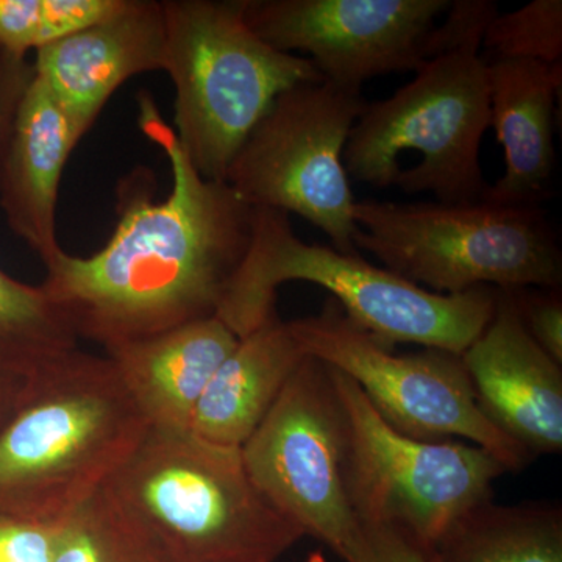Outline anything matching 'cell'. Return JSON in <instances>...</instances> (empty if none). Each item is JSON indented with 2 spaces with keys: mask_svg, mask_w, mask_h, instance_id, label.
<instances>
[{
  "mask_svg": "<svg viewBox=\"0 0 562 562\" xmlns=\"http://www.w3.org/2000/svg\"><path fill=\"white\" fill-rule=\"evenodd\" d=\"M27 387V380L0 372V430L16 413Z\"/></svg>",
  "mask_w": 562,
  "mask_h": 562,
  "instance_id": "cell-28",
  "label": "cell"
},
{
  "mask_svg": "<svg viewBox=\"0 0 562 562\" xmlns=\"http://www.w3.org/2000/svg\"><path fill=\"white\" fill-rule=\"evenodd\" d=\"M122 5L124 0H0V49L27 58Z\"/></svg>",
  "mask_w": 562,
  "mask_h": 562,
  "instance_id": "cell-22",
  "label": "cell"
},
{
  "mask_svg": "<svg viewBox=\"0 0 562 562\" xmlns=\"http://www.w3.org/2000/svg\"><path fill=\"white\" fill-rule=\"evenodd\" d=\"M482 55L486 63H562L561 0H532L512 13H498L484 32Z\"/></svg>",
  "mask_w": 562,
  "mask_h": 562,
  "instance_id": "cell-23",
  "label": "cell"
},
{
  "mask_svg": "<svg viewBox=\"0 0 562 562\" xmlns=\"http://www.w3.org/2000/svg\"><path fill=\"white\" fill-rule=\"evenodd\" d=\"M487 419L528 454L562 450V371L525 330L509 291L497 290L494 316L461 355Z\"/></svg>",
  "mask_w": 562,
  "mask_h": 562,
  "instance_id": "cell-13",
  "label": "cell"
},
{
  "mask_svg": "<svg viewBox=\"0 0 562 562\" xmlns=\"http://www.w3.org/2000/svg\"><path fill=\"white\" fill-rule=\"evenodd\" d=\"M244 20L273 49L305 52L322 79L346 90L416 72L449 0H241Z\"/></svg>",
  "mask_w": 562,
  "mask_h": 562,
  "instance_id": "cell-12",
  "label": "cell"
},
{
  "mask_svg": "<svg viewBox=\"0 0 562 562\" xmlns=\"http://www.w3.org/2000/svg\"><path fill=\"white\" fill-rule=\"evenodd\" d=\"M344 562H439L435 549L387 525H366L353 552Z\"/></svg>",
  "mask_w": 562,
  "mask_h": 562,
  "instance_id": "cell-25",
  "label": "cell"
},
{
  "mask_svg": "<svg viewBox=\"0 0 562 562\" xmlns=\"http://www.w3.org/2000/svg\"><path fill=\"white\" fill-rule=\"evenodd\" d=\"M432 549L439 562H562V509L487 501L461 516Z\"/></svg>",
  "mask_w": 562,
  "mask_h": 562,
  "instance_id": "cell-19",
  "label": "cell"
},
{
  "mask_svg": "<svg viewBox=\"0 0 562 562\" xmlns=\"http://www.w3.org/2000/svg\"><path fill=\"white\" fill-rule=\"evenodd\" d=\"M165 44L162 3L124 0L105 20L36 52L35 79L85 136L125 81L162 70Z\"/></svg>",
  "mask_w": 562,
  "mask_h": 562,
  "instance_id": "cell-14",
  "label": "cell"
},
{
  "mask_svg": "<svg viewBox=\"0 0 562 562\" xmlns=\"http://www.w3.org/2000/svg\"><path fill=\"white\" fill-rule=\"evenodd\" d=\"M491 127L505 155V173L490 184L483 202L541 205L554 169V111L562 63H486Z\"/></svg>",
  "mask_w": 562,
  "mask_h": 562,
  "instance_id": "cell-16",
  "label": "cell"
},
{
  "mask_svg": "<svg viewBox=\"0 0 562 562\" xmlns=\"http://www.w3.org/2000/svg\"><path fill=\"white\" fill-rule=\"evenodd\" d=\"M57 525L0 516V562H50Z\"/></svg>",
  "mask_w": 562,
  "mask_h": 562,
  "instance_id": "cell-27",
  "label": "cell"
},
{
  "mask_svg": "<svg viewBox=\"0 0 562 562\" xmlns=\"http://www.w3.org/2000/svg\"><path fill=\"white\" fill-rule=\"evenodd\" d=\"M250 479L273 508L342 561L362 536L347 484L346 412L330 368L306 357L243 443Z\"/></svg>",
  "mask_w": 562,
  "mask_h": 562,
  "instance_id": "cell-11",
  "label": "cell"
},
{
  "mask_svg": "<svg viewBox=\"0 0 562 562\" xmlns=\"http://www.w3.org/2000/svg\"><path fill=\"white\" fill-rule=\"evenodd\" d=\"M165 66L176 133L203 179L225 181L236 154L281 92L324 81L310 58L273 49L241 0H162Z\"/></svg>",
  "mask_w": 562,
  "mask_h": 562,
  "instance_id": "cell-5",
  "label": "cell"
},
{
  "mask_svg": "<svg viewBox=\"0 0 562 562\" xmlns=\"http://www.w3.org/2000/svg\"><path fill=\"white\" fill-rule=\"evenodd\" d=\"M490 127L482 43H468L425 61L391 98L366 103L347 139L344 168L375 188L428 191L441 203L483 202L490 183L480 147Z\"/></svg>",
  "mask_w": 562,
  "mask_h": 562,
  "instance_id": "cell-6",
  "label": "cell"
},
{
  "mask_svg": "<svg viewBox=\"0 0 562 562\" xmlns=\"http://www.w3.org/2000/svg\"><path fill=\"white\" fill-rule=\"evenodd\" d=\"M149 427L106 355L70 351L27 380L0 430V516L60 524L110 482Z\"/></svg>",
  "mask_w": 562,
  "mask_h": 562,
  "instance_id": "cell-2",
  "label": "cell"
},
{
  "mask_svg": "<svg viewBox=\"0 0 562 562\" xmlns=\"http://www.w3.org/2000/svg\"><path fill=\"white\" fill-rule=\"evenodd\" d=\"M81 138L60 103L33 79L7 151L0 209L10 231L44 265L63 250L57 239L58 191L70 154Z\"/></svg>",
  "mask_w": 562,
  "mask_h": 562,
  "instance_id": "cell-15",
  "label": "cell"
},
{
  "mask_svg": "<svg viewBox=\"0 0 562 562\" xmlns=\"http://www.w3.org/2000/svg\"><path fill=\"white\" fill-rule=\"evenodd\" d=\"M353 221L358 251L438 294L561 288V246L541 205L366 199Z\"/></svg>",
  "mask_w": 562,
  "mask_h": 562,
  "instance_id": "cell-7",
  "label": "cell"
},
{
  "mask_svg": "<svg viewBox=\"0 0 562 562\" xmlns=\"http://www.w3.org/2000/svg\"><path fill=\"white\" fill-rule=\"evenodd\" d=\"M140 132L169 160L172 187L155 201V180L136 169L117 190V224L101 250H61L43 288L79 339L110 350L216 316L249 250L255 209L227 181L203 179L154 98L138 94Z\"/></svg>",
  "mask_w": 562,
  "mask_h": 562,
  "instance_id": "cell-1",
  "label": "cell"
},
{
  "mask_svg": "<svg viewBox=\"0 0 562 562\" xmlns=\"http://www.w3.org/2000/svg\"><path fill=\"white\" fill-rule=\"evenodd\" d=\"M346 412L351 505L366 525H387L435 546L461 516L492 501L508 473L497 457L460 439L412 438L373 409L357 383L330 368Z\"/></svg>",
  "mask_w": 562,
  "mask_h": 562,
  "instance_id": "cell-8",
  "label": "cell"
},
{
  "mask_svg": "<svg viewBox=\"0 0 562 562\" xmlns=\"http://www.w3.org/2000/svg\"><path fill=\"white\" fill-rule=\"evenodd\" d=\"M308 355L279 314L244 336L203 394L192 432L241 449Z\"/></svg>",
  "mask_w": 562,
  "mask_h": 562,
  "instance_id": "cell-18",
  "label": "cell"
},
{
  "mask_svg": "<svg viewBox=\"0 0 562 562\" xmlns=\"http://www.w3.org/2000/svg\"><path fill=\"white\" fill-rule=\"evenodd\" d=\"M306 281L330 292L355 324L387 344H417L461 357L495 312L497 290L443 295L425 290L360 255L302 241L283 211L255 209L246 257L216 317L239 339L277 316V291Z\"/></svg>",
  "mask_w": 562,
  "mask_h": 562,
  "instance_id": "cell-3",
  "label": "cell"
},
{
  "mask_svg": "<svg viewBox=\"0 0 562 562\" xmlns=\"http://www.w3.org/2000/svg\"><path fill=\"white\" fill-rule=\"evenodd\" d=\"M525 330L558 364H562V301L560 290L509 291Z\"/></svg>",
  "mask_w": 562,
  "mask_h": 562,
  "instance_id": "cell-24",
  "label": "cell"
},
{
  "mask_svg": "<svg viewBox=\"0 0 562 562\" xmlns=\"http://www.w3.org/2000/svg\"><path fill=\"white\" fill-rule=\"evenodd\" d=\"M105 487L169 562H277L305 538L258 490L241 449L191 430L149 427Z\"/></svg>",
  "mask_w": 562,
  "mask_h": 562,
  "instance_id": "cell-4",
  "label": "cell"
},
{
  "mask_svg": "<svg viewBox=\"0 0 562 562\" xmlns=\"http://www.w3.org/2000/svg\"><path fill=\"white\" fill-rule=\"evenodd\" d=\"M364 106L361 91L325 80L281 92L225 181L254 209L299 214L328 236L333 249L360 255L344 149Z\"/></svg>",
  "mask_w": 562,
  "mask_h": 562,
  "instance_id": "cell-9",
  "label": "cell"
},
{
  "mask_svg": "<svg viewBox=\"0 0 562 562\" xmlns=\"http://www.w3.org/2000/svg\"><path fill=\"white\" fill-rule=\"evenodd\" d=\"M79 341L43 284L22 283L0 268V372L32 379L79 349Z\"/></svg>",
  "mask_w": 562,
  "mask_h": 562,
  "instance_id": "cell-20",
  "label": "cell"
},
{
  "mask_svg": "<svg viewBox=\"0 0 562 562\" xmlns=\"http://www.w3.org/2000/svg\"><path fill=\"white\" fill-rule=\"evenodd\" d=\"M238 341L213 316L122 344L105 355L150 427L190 430L203 394Z\"/></svg>",
  "mask_w": 562,
  "mask_h": 562,
  "instance_id": "cell-17",
  "label": "cell"
},
{
  "mask_svg": "<svg viewBox=\"0 0 562 562\" xmlns=\"http://www.w3.org/2000/svg\"><path fill=\"white\" fill-rule=\"evenodd\" d=\"M290 325L308 357L349 376L384 422L403 435L475 443L509 472L522 471L530 461L482 412L458 355L436 349L394 353L355 324L333 297L319 313Z\"/></svg>",
  "mask_w": 562,
  "mask_h": 562,
  "instance_id": "cell-10",
  "label": "cell"
},
{
  "mask_svg": "<svg viewBox=\"0 0 562 562\" xmlns=\"http://www.w3.org/2000/svg\"><path fill=\"white\" fill-rule=\"evenodd\" d=\"M35 79V69L29 58L16 57L0 49V179L9 151L14 122L20 113L25 92Z\"/></svg>",
  "mask_w": 562,
  "mask_h": 562,
  "instance_id": "cell-26",
  "label": "cell"
},
{
  "mask_svg": "<svg viewBox=\"0 0 562 562\" xmlns=\"http://www.w3.org/2000/svg\"><path fill=\"white\" fill-rule=\"evenodd\" d=\"M50 562H169L160 543L105 486L57 525Z\"/></svg>",
  "mask_w": 562,
  "mask_h": 562,
  "instance_id": "cell-21",
  "label": "cell"
}]
</instances>
